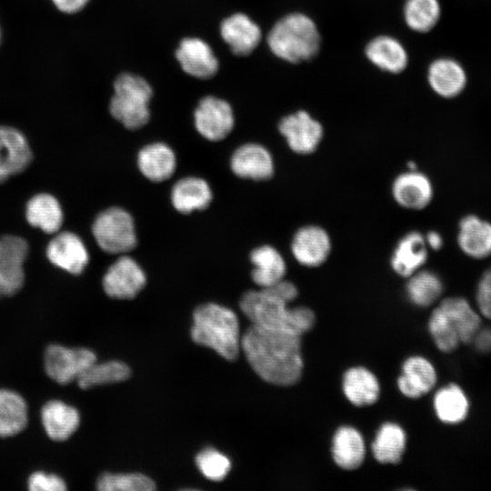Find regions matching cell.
Here are the masks:
<instances>
[{
    "label": "cell",
    "mask_w": 491,
    "mask_h": 491,
    "mask_svg": "<svg viewBox=\"0 0 491 491\" xmlns=\"http://www.w3.org/2000/svg\"><path fill=\"white\" fill-rule=\"evenodd\" d=\"M427 79L431 88L444 98L457 96L466 85L464 67L451 58H438L428 67Z\"/></svg>",
    "instance_id": "24"
},
{
    "label": "cell",
    "mask_w": 491,
    "mask_h": 491,
    "mask_svg": "<svg viewBox=\"0 0 491 491\" xmlns=\"http://www.w3.org/2000/svg\"><path fill=\"white\" fill-rule=\"evenodd\" d=\"M391 193L396 203L401 207L422 210L432 201L434 189L427 175L417 169H408L394 179Z\"/></svg>",
    "instance_id": "14"
},
{
    "label": "cell",
    "mask_w": 491,
    "mask_h": 491,
    "mask_svg": "<svg viewBox=\"0 0 491 491\" xmlns=\"http://www.w3.org/2000/svg\"><path fill=\"white\" fill-rule=\"evenodd\" d=\"M58 10L65 14H75L81 11L89 0H52Z\"/></svg>",
    "instance_id": "43"
},
{
    "label": "cell",
    "mask_w": 491,
    "mask_h": 491,
    "mask_svg": "<svg viewBox=\"0 0 491 491\" xmlns=\"http://www.w3.org/2000/svg\"><path fill=\"white\" fill-rule=\"evenodd\" d=\"M436 383V372L426 358L413 356L405 360L396 384L406 397L418 398L431 391Z\"/></svg>",
    "instance_id": "21"
},
{
    "label": "cell",
    "mask_w": 491,
    "mask_h": 491,
    "mask_svg": "<svg viewBox=\"0 0 491 491\" xmlns=\"http://www.w3.org/2000/svg\"><path fill=\"white\" fill-rule=\"evenodd\" d=\"M406 286L408 299L420 307L434 304L443 293V283L437 274L420 269L407 277Z\"/></svg>",
    "instance_id": "35"
},
{
    "label": "cell",
    "mask_w": 491,
    "mask_h": 491,
    "mask_svg": "<svg viewBox=\"0 0 491 491\" xmlns=\"http://www.w3.org/2000/svg\"><path fill=\"white\" fill-rule=\"evenodd\" d=\"M457 244L467 256L483 259L491 255V224L468 215L459 222Z\"/></svg>",
    "instance_id": "22"
},
{
    "label": "cell",
    "mask_w": 491,
    "mask_h": 491,
    "mask_svg": "<svg viewBox=\"0 0 491 491\" xmlns=\"http://www.w3.org/2000/svg\"><path fill=\"white\" fill-rule=\"evenodd\" d=\"M0 39H1V31H0Z\"/></svg>",
    "instance_id": "45"
},
{
    "label": "cell",
    "mask_w": 491,
    "mask_h": 491,
    "mask_svg": "<svg viewBox=\"0 0 491 491\" xmlns=\"http://www.w3.org/2000/svg\"><path fill=\"white\" fill-rule=\"evenodd\" d=\"M334 462L344 470L357 469L366 456V445L361 433L351 426L338 427L332 439Z\"/></svg>",
    "instance_id": "23"
},
{
    "label": "cell",
    "mask_w": 491,
    "mask_h": 491,
    "mask_svg": "<svg viewBox=\"0 0 491 491\" xmlns=\"http://www.w3.org/2000/svg\"><path fill=\"white\" fill-rule=\"evenodd\" d=\"M195 464L200 472L213 481L224 479L231 468L228 457L214 448H205L198 453Z\"/></svg>",
    "instance_id": "39"
},
{
    "label": "cell",
    "mask_w": 491,
    "mask_h": 491,
    "mask_svg": "<svg viewBox=\"0 0 491 491\" xmlns=\"http://www.w3.org/2000/svg\"><path fill=\"white\" fill-rule=\"evenodd\" d=\"M368 60L378 68L400 73L407 65V53L402 44L394 37L380 35L372 39L365 50Z\"/></svg>",
    "instance_id": "28"
},
{
    "label": "cell",
    "mask_w": 491,
    "mask_h": 491,
    "mask_svg": "<svg viewBox=\"0 0 491 491\" xmlns=\"http://www.w3.org/2000/svg\"><path fill=\"white\" fill-rule=\"evenodd\" d=\"M301 336L286 331L249 326L241 348L252 369L263 380L280 386L296 384L303 374Z\"/></svg>",
    "instance_id": "1"
},
{
    "label": "cell",
    "mask_w": 491,
    "mask_h": 491,
    "mask_svg": "<svg viewBox=\"0 0 491 491\" xmlns=\"http://www.w3.org/2000/svg\"><path fill=\"white\" fill-rule=\"evenodd\" d=\"M481 318L463 297L443 299L428 321L429 333L439 350L452 352L460 344H468L480 328Z\"/></svg>",
    "instance_id": "4"
},
{
    "label": "cell",
    "mask_w": 491,
    "mask_h": 491,
    "mask_svg": "<svg viewBox=\"0 0 491 491\" xmlns=\"http://www.w3.org/2000/svg\"><path fill=\"white\" fill-rule=\"evenodd\" d=\"M152 95V88L143 77L130 73L122 74L114 83L110 113L125 127L138 129L150 118L148 105Z\"/></svg>",
    "instance_id": "6"
},
{
    "label": "cell",
    "mask_w": 491,
    "mask_h": 491,
    "mask_svg": "<svg viewBox=\"0 0 491 491\" xmlns=\"http://www.w3.org/2000/svg\"><path fill=\"white\" fill-rule=\"evenodd\" d=\"M92 232L100 248L109 254L126 253L137 243L133 217L119 207L100 213L93 224Z\"/></svg>",
    "instance_id": "7"
},
{
    "label": "cell",
    "mask_w": 491,
    "mask_h": 491,
    "mask_svg": "<svg viewBox=\"0 0 491 491\" xmlns=\"http://www.w3.org/2000/svg\"><path fill=\"white\" fill-rule=\"evenodd\" d=\"M250 261L252 279L260 288L271 286L285 278V258L274 246L264 245L255 248L250 254Z\"/></svg>",
    "instance_id": "26"
},
{
    "label": "cell",
    "mask_w": 491,
    "mask_h": 491,
    "mask_svg": "<svg viewBox=\"0 0 491 491\" xmlns=\"http://www.w3.org/2000/svg\"><path fill=\"white\" fill-rule=\"evenodd\" d=\"M427 256L428 247L425 236L417 231H410L395 246L390 266L396 275L407 278L422 269Z\"/></svg>",
    "instance_id": "20"
},
{
    "label": "cell",
    "mask_w": 491,
    "mask_h": 491,
    "mask_svg": "<svg viewBox=\"0 0 491 491\" xmlns=\"http://www.w3.org/2000/svg\"><path fill=\"white\" fill-rule=\"evenodd\" d=\"M175 57L182 69L195 78L209 79L218 70V60L211 46L196 37L182 39L175 51Z\"/></svg>",
    "instance_id": "16"
},
{
    "label": "cell",
    "mask_w": 491,
    "mask_h": 491,
    "mask_svg": "<svg viewBox=\"0 0 491 491\" xmlns=\"http://www.w3.org/2000/svg\"><path fill=\"white\" fill-rule=\"evenodd\" d=\"M191 336L196 344L215 350L227 360H235L241 347L236 315L215 303L203 304L195 309Z\"/></svg>",
    "instance_id": "3"
},
{
    "label": "cell",
    "mask_w": 491,
    "mask_h": 491,
    "mask_svg": "<svg viewBox=\"0 0 491 491\" xmlns=\"http://www.w3.org/2000/svg\"><path fill=\"white\" fill-rule=\"evenodd\" d=\"M100 491H152L154 481L139 473H105L97 480Z\"/></svg>",
    "instance_id": "38"
},
{
    "label": "cell",
    "mask_w": 491,
    "mask_h": 491,
    "mask_svg": "<svg viewBox=\"0 0 491 491\" xmlns=\"http://www.w3.org/2000/svg\"><path fill=\"white\" fill-rule=\"evenodd\" d=\"M146 277L140 266L129 256H121L113 263L103 278L106 295L117 299L134 298L145 286Z\"/></svg>",
    "instance_id": "13"
},
{
    "label": "cell",
    "mask_w": 491,
    "mask_h": 491,
    "mask_svg": "<svg viewBox=\"0 0 491 491\" xmlns=\"http://www.w3.org/2000/svg\"><path fill=\"white\" fill-rule=\"evenodd\" d=\"M433 405L438 419L446 424L463 421L469 406L464 391L455 384L441 387L434 396Z\"/></svg>",
    "instance_id": "33"
},
{
    "label": "cell",
    "mask_w": 491,
    "mask_h": 491,
    "mask_svg": "<svg viewBox=\"0 0 491 491\" xmlns=\"http://www.w3.org/2000/svg\"><path fill=\"white\" fill-rule=\"evenodd\" d=\"M476 299L481 315L491 320V267L479 279Z\"/></svg>",
    "instance_id": "41"
},
{
    "label": "cell",
    "mask_w": 491,
    "mask_h": 491,
    "mask_svg": "<svg viewBox=\"0 0 491 491\" xmlns=\"http://www.w3.org/2000/svg\"><path fill=\"white\" fill-rule=\"evenodd\" d=\"M27 222L52 234L57 232L63 223V212L58 201L51 195L39 194L32 197L25 209Z\"/></svg>",
    "instance_id": "32"
},
{
    "label": "cell",
    "mask_w": 491,
    "mask_h": 491,
    "mask_svg": "<svg viewBox=\"0 0 491 491\" xmlns=\"http://www.w3.org/2000/svg\"><path fill=\"white\" fill-rule=\"evenodd\" d=\"M27 242L16 235L0 237V298L16 294L25 281Z\"/></svg>",
    "instance_id": "9"
},
{
    "label": "cell",
    "mask_w": 491,
    "mask_h": 491,
    "mask_svg": "<svg viewBox=\"0 0 491 491\" xmlns=\"http://www.w3.org/2000/svg\"><path fill=\"white\" fill-rule=\"evenodd\" d=\"M406 446V434L403 427L393 422L384 423L372 443V453L381 464H398Z\"/></svg>",
    "instance_id": "31"
},
{
    "label": "cell",
    "mask_w": 491,
    "mask_h": 491,
    "mask_svg": "<svg viewBox=\"0 0 491 491\" xmlns=\"http://www.w3.org/2000/svg\"><path fill=\"white\" fill-rule=\"evenodd\" d=\"M440 15L438 0H406L404 6V18L407 26L419 33H426L434 28Z\"/></svg>",
    "instance_id": "37"
},
{
    "label": "cell",
    "mask_w": 491,
    "mask_h": 491,
    "mask_svg": "<svg viewBox=\"0 0 491 491\" xmlns=\"http://www.w3.org/2000/svg\"><path fill=\"white\" fill-rule=\"evenodd\" d=\"M28 488L32 491H63L66 486L56 475L35 472L28 479Z\"/></svg>",
    "instance_id": "40"
},
{
    "label": "cell",
    "mask_w": 491,
    "mask_h": 491,
    "mask_svg": "<svg viewBox=\"0 0 491 491\" xmlns=\"http://www.w3.org/2000/svg\"><path fill=\"white\" fill-rule=\"evenodd\" d=\"M342 389L346 399L356 406H371L380 396L378 379L363 366L350 367L344 373Z\"/></svg>",
    "instance_id": "25"
},
{
    "label": "cell",
    "mask_w": 491,
    "mask_h": 491,
    "mask_svg": "<svg viewBox=\"0 0 491 491\" xmlns=\"http://www.w3.org/2000/svg\"><path fill=\"white\" fill-rule=\"evenodd\" d=\"M278 130L290 150L303 155L314 153L324 135L320 122L303 110L284 116L278 124Z\"/></svg>",
    "instance_id": "10"
},
{
    "label": "cell",
    "mask_w": 491,
    "mask_h": 491,
    "mask_svg": "<svg viewBox=\"0 0 491 491\" xmlns=\"http://www.w3.org/2000/svg\"><path fill=\"white\" fill-rule=\"evenodd\" d=\"M27 406L17 393L0 389V436H12L27 425Z\"/></svg>",
    "instance_id": "34"
},
{
    "label": "cell",
    "mask_w": 491,
    "mask_h": 491,
    "mask_svg": "<svg viewBox=\"0 0 491 491\" xmlns=\"http://www.w3.org/2000/svg\"><path fill=\"white\" fill-rule=\"evenodd\" d=\"M220 35L231 51L240 56L250 55L262 38L258 25L243 13H235L224 19Z\"/></svg>",
    "instance_id": "19"
},
{
    "label": "cell",
    "mask_w": 491,
    "mask_h": 491,
    "mask_svg": "<svg viewBox=\"0 0 491 491\" xmlns=\"http://www.w3.org/2000/svg\"><path fill=\"white\" fill-rule=\"evenodd\" d=\"M476 349L480 353L491 352V328H479L472 339Z\"/></svg>",
    "instance_id": "42"
},
{
    "label": "cell",
    "mask_w": 491,
    "mask_h": 491,
    "mask_svg": "<svg viewBox=\"0 0 491 491\" xmlns=\"http://www.w3.org/2000/svg\"><path fill=\"white\" fill-rule=\"evenodd\" d=\"M131 375L129 366L121 361H107L92 364L76 380L81 388L118 383L126 380Z\"/></svg>",
    "instance_id": "36"
},
{
    "label": "cell",
    "mask_w": 491,
    "mask_h": 491,
    "mask_svg": "<svg viewBox=\"0 0 491 491\" xmlns=\"http://www.w3.org/2000/svg\"><path fill=\"white\" fill-rule=\"evenodd\" d=\"M266 42L276 56L289 63H300L317 54L320 35L310 17L301 13H292L275 24Z\"/></svg>",
    "instance_id": "5"
},
{
    "label": "cell",
    "mask_w": 491,
    "mask_h": 491,
    "mask_svg": "<svg viewBox=\"0 0 491 491\" xmlns=\"http://www.w3.org/2000/svg\"><path fill=\"white\" fill-rule=\"evenodd\" d=\"M95 355L87 348L49 346L45 353V369L50 378L66 385L78 377L95 362Z\"/></svg>",
    "instance_id": "8"
},
{
    "label": "cell",
    "mask_w": 491,
    "mask_h": 491,
    "mask_svg": "<svg viewBox=\"0 0 491 491\" xmlns=\"http://www.w3.org/2000/svg\"><path fill=\"white\" fill-rule=\"evenodd\" d=\"M194 118L197 132L210 141L224 139L232 131L235 123L230 105L211 95L200 100Z\"/></svg>",
    "instance_id": "12"
},
{
    "label": "cell",
    "mask_w": 491,
    "mask_h": 491,
    "mask_svg": "<svg viewBox=\"0 0 491 491\" xmlns=\"http://www.w3.org/2000/svg\"><path fill=\"white\" fill-rule=\"evenodd\" d=\"M244 315L253 326L286 331L302 336L316 323L314 311L304 306H289L271 287L251 290L239 302Z\"/></svg>",
    "instance_id": "2"
},
{
    "label": "cell",
    "mask_w": 491,
    "mask_h": 491,
    "mask_svg": "<svg viewBox=\"0 0 491 491\" xmlns=\"http://www.w3.org/2000/svg\"><path fill=\"white\" fill-rule=\"evenodd\" d=\"M141 173L153 182L168 179L175 172L176 161L173 150L164 143H154L143 147L137 157Z\"/></svg>",
    "instance_id": "27"
},
{
    "label": "cell",
    "mask_w": 491,
    "mask_h": 491,
    "mask_svg": "<svg viewBox=\"0 0 491 491\" xmlns=\"http://www.w3.org/2000/svg\"><path fill=\"white\" fill-rule=\"evenodd\" d=\"M290 249L298 264L306 267H317L328 259L332 241L325 228L317 225H306L295 232Z\"/></svg>",
    "instance_id": "11"
},
{
    "label": "cell",
    "mask_w": 491,
    "mask_h": 491,
    "mask_svg": "<svg viewBox=\"0 0 491 491\" xmlns=\"http://www.w3.org/2000/svg\"><path fill=\"white\" fill-rule=\"evenodd\" d=\"M41 417L46 434L55 441L66 440L80 422L77 410L58 400L47 402L42 408Z\"/></svg>",
    "instance_id": "29"
},
{
    "label": "cell",
    "mask_w": 491,
    "mask_h": 491,
    "mask_svg": "<svg viewBox=\"0 0 491 491\" xmlns=\"http://www.w3.org/2000/svg\"><path fill=\"white\" fill-rule=\"evenodd\" d=\"M232 171L239 177L256 181L267 180L275 172L270 152L263 145L248 143L239 146L230 161Z\"/></svg>",
    "instance_id": "17"
},
{
    "label": "cell",
    "mask_w": 491,
    "mask_h": 491,
    "mask_svg": "<svg viewBox=\"0 0 491 491\" xmlns=\"http://www.w3.org/2000/svg\"><path fill=\"white\" fill-rule=\"evenodd\" d=\"M424 236L428 248L436 251L443 246V238L438 232L430 231Z\"/></svg>",
    "instance_id": "44"
},
{
    "label": "cell",
    "mask_w": 491,
    "mask_h": 491,
    "mask_svg": "<svg viewBox=\"0 0 491 491\" xmlns=\"http://www.w3.org/2000/svg\"><path fill=\"white\" fill-rule=\"evenodd\" d=\"M46 256L52 264L73 275L81 274L89 260L83 241L71 232L55 235L47 246Z\"/></svg>",
    "instance_id": "18"
},
{
    "label": "cell",
    "mask_w": 491,
    "mask_h": 491,
    "mask_svg": "<svg viewBox=\"0 0 491 491\" xmlns=\"http://www.w3.org/2000/svg\"><path fill=\"white\" fill-rule=\"evenodd\" d=\"M32 158L25 135L14 127L0 125V183L23 172Z\"/></svg>",
    "instance_id": "15"
},
{
    "label": "cell",
    "mask_w": 491,
    "mask_h": 491,
    "mask_svg": "<svg viewBox=\"0 0 491 491\" xmlns=\"http://www.w3.org/2000/svg\"><path fill=\"white\" fill-rule=\"evenodd\" d=\"M212 200V191L205 180L199 177H185L177 181L171 191V201L180 213L206 208Z\"/></svg>",
    "instance_id": "30"
}]
</instances>
